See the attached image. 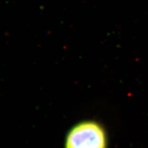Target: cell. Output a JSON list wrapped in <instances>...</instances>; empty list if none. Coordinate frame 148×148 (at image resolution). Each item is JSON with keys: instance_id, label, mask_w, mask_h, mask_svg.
I'll list each match as a JSON object with an SVG mask.
<instances>
[{"instance_id": "cell-1", "label": "cell", "mask_w": 148, "mask_h": 148, "mask_svg": "<svg viewBox=\"0 0 148 148\" xmlns=\"http://www.w3.org/2000/svg\"><path fill=\"white\" fill-rule=\"evenodd\" d=\"M65 148H106V134L96 122H82L68 133Z\"/></svg>"}]
</instances>
